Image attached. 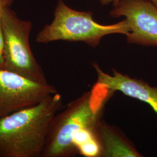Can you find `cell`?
Listing matches in <instances>:
<instances>
[{"label": "cell", "mask_w": 157, "mask_h": 157, "mask_svg": "<svg viewBox=\"0 0 157 157\" xmlns=\"http://www.w3.org/2000/svg\"><path fill=\"white\" fill-rule=\"evenodd\" d=\"M58 93L48 83H40L0 68V119L30 107Z\"/></svg>", "instance_id": "5"}, {"label": "cell", "mask_w": 157, "mask_h": 157, "mask_svg": "<svg viewBox=\"0 0 157 157\" xmlns=\"http://www.w3.org/2000/svg\"><path fill=\"white\" fill-rule=\"evenodd\" d=\"M101 2L102 6H106L109 4H110L111 2H113L114 0H99Z\"/></svg>", "instance_id": "11"}, {"label": "cell", "mask_w": 157, "mask_h": 157, "mask_svg": "<svg viewBox=\"0 0 157 157\" xmlns=\"http://www.w3.org/2000/svg\"><path fill=\"white\" fill-rule=\"evenodd\" d=\"M124 16L129 25L126 41L130 44L157 47V8L148 0H119L109 12Z\"/></svg>", "instance_id": "6"}, {"label": "cell", "mask_w": 157, "mask_h": 157, "mask_svg": "<svg viewBox=\"0 0 157 157\" xmlns=\"http://www.w3.org/2000/svg\"><path fill=\"white\" fill-rule=\"evenodd\" d=\"M114 92L108 90L104 98L95 99L94 91H86L56 113L51 122L41 157H71L78 154L74 144L82 133L97 130L102 119L107 101Z\"/></svg>", "instance_id": "2"}, {"label": "cell", "mask_w": 157, "mask_h": 157, "mask_svg": "<svg viewBox=\"0 0 157 157\" xmlns=\"http://www.w3.org/2000/svg\"><path fill=\"white\" fill-rule=\"evenodd\" d=\"M13 1V0H0V19H1L5 10L11 5Z\"/></svg>", "instance_id": "10"}, {"label": "cell", "mask_w": 157, "mask_h": 157, "mask_svg": "<svg viewBox=\"0 0 157 157\" xmlns=\"http://www.w3.org/2000/svg\"><path fill=\"white\" fill-rule=\"evenodd\" d=\"M148 1L151 2L157 8V0H148Z\"/></svg>", "instance_id": "12"}, {"label": "cell", "mask_w": 157, "mask_h": 157, "mask_svg": "<svg viewBox=\"0 0 157 157\" xmlns=\"http://www.w3.org/2000/svg\"><path fill=\"white\" fill-rule=\"evenodd\" d=\"M56 93L0 119V157H41L51 122L61 109Z\"/></svg>", "instance_id": "1"}, {"label": "cell", "mask_w": 157, "mask_h": 157, "mask_svg": "<svg viewBox=\"0 0 157 157\" xmlns=\"http://www.w3.org/2000/svg\"><path fill=\"white\" fill-rule=\"evenodd\" d=\"M97 73L96 86L107 90L120 91L126 96L148 104L157 114V86H152L141 79L131 78L128 75L112 69V74L105 73L94 63Z\"/></svg>", "instance_id": "7"}, {"label": "cell", "mask_w": 157, "mask_h": 157, "mask_svg": "<svg viewBox=\"0 0 157 157\" xmlns=\"http://www.w3.org/2000/svg\"><path fill=\"white\" fill-rule=\"evenodd\" d=\"M97 134L101 152L100 157H143L133 142L118 127L102 119Z\"/></svg>", "instance_id": "8"}, {"label": "cell", "mask_w": 157, "mask_h": 157, "mask_svg": "<svg viewBox=\"0 0 157 157\" xmlns=\"http://www.w3.org/2000/svg\"><path fill=\"white\" fill-rule=\"evenodd\" d=\"M91 12L74 10L59 0L54 12V19L47 25L36 36L39 43H48L58 40L82 41L91 47L98 46L101 39L112 34L126 36L130 28L126 19L113 25H103L96 22Z\"/></svg>", "instance_id": "3"}, {"label": "cell", "mask_w": 157, "mask_h": 157, "mask_svg": "<svg viewBox=\"0 0 157 157\" xmlns=\"http://www.w3.org/2000/svg\"><path fill=\"white\" fill-rule=\"evenodd\" d=\"M4 39L2 26L1 19H0V68L4 67Z\"/></svg>", "instance_id": "9"}, {"label": "cell", "mask_w": 157, "mask_h": 157, "mask_svg": "<svg viewBox=\"0 0 157 157\" xmlns=\"http://www.w3.org/2000/svg\"><path fill=\"white\" fill-rule=\"evenodd\" d=\"M119 0H114L113 2V5L115 6H117L118 4V2H119Z\"/></svg>", "instance_id": "13"}, {"label": "cell", "mask_w": 157, "mask_h": 157, "mask_svg": "<svg viewBox=\"0 0 157 157\" xmlns=\"http://www.w3.org/2000/svg\"><path fill=\"white\" fill-rule=\"evenodd\" d=\"M1 22L4 39V69L33 81L48 83L30 48L31 22L19 19L9 7L4 12Z\"/></svg>", "instance_id": "4"}]
</instances>
